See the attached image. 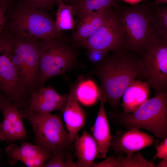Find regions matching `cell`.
Returning a JSON list of instances; mask_svg holds the SVG:
<instances>
[{
	"instance_id": "cell-5",
	"label": "cell",
	"mask_w": 167,
	"mask_h": 167,
	"mask_svg": "<svg viewBox=\"0 0 167 167\" xmlns=\"http://www.w3.org/2000/svg\"><path fill=\"white\" fill-rule=\"evenodd\" d=\"M152 8L141 5L127 7L120 12L125 30L126 48L140 55L160 36L153 24Z\"/></svg>"
},
{
	"instance_id": "cell-17",
	"label": "cell",
	"mask_w": 167,
	"mask_h": 167,
	"mask_svg": "<svg viewBox=\"0 0 167 167\" xmlns=\"http://www.w3.org/2000/svg\"><path fill=\"white\" fill-rule=\"evenodd\" d=\"M74 141L75 156L77 159L75 163V167H94L97 148L92 136L84 131L80 136H76Z\"/></svg>"
},
{
	"instance_id": "cell-34",
	"label": "cell",
	"mask_w": 167,
	"mask_h": 167,
	"mask_svg": "<svg viewBox=\"0 0 167 167\" xmlns=\"http://www.w3.org/2000/svg\"><path fill=\"white\" fill-rule=\"evenodd\" d=\"M167 3V0H155L154 5L157 6L160 4Z\"/></svg>"
},
{
	"instance_id": "cell-11",
	"label": "cell",
	"mask_w": 167,
	"mask_h": 167,
	"mask_svg": "<svg viewBox=\"0 0 167 167\" xmlns=\"http://www.w3.org/2000/svg\"><path fill=\"white\" fill-rule=\"evenodd\" d=\"M154 139L150 135L138 129L118 131L112 136L110 147L116 153H126L132 156L138 151L152 145Z\"/></svg>"
},
{
	"instance_id": "cell-9",
	"label": "cell",
	"mask_w": 167,
	"mask_h": 167,
	"mask_svg": "<svg viewBox=\"0 0 167 167\" xmlns=\"http://www.w3.org/2000/svg\"><path fill=\"white\" fill-rule=\"evenodd\" d=\"M138 58L139 78L157 92L167 87V39L159 36Z\"/></svg>"
},
{
	"instance_id": "cell-2",
	"label": "cell",
	"mask_w": 167,
	"mask_h": 167,
	"mask_svg": "<svg viewBox=\"0 0 167 167\" xmlns=\"http://www.w3.org/2000/svg\"><path fill=\"white\" fill-rule=\"evenodd\" d=\"M45 10L35 7L26 0H19L6 14L5 27L13 36L47 40L63 36L55 21Z\"/></svg>"
},
{
	"instance_id": "cell-33",
	"label": "cell",
	"mask_w": 167,
	"mask_h": 167,
	"mask_svg": "<svg viewBox=\"0 0 167 167\" xmlns=\"http://www.w3.org/2000/svg\"><path fill=\"white\" fill-rule=\"evenodd\" d=\"M167 158L162 159L158 164L156 165V167H165L167 166Z\"/></svg>"
},
{
	"instance_id": "cell-31",
	"label": "cell",
	"mask_w": 167,
	"mask_h": 167,
	"mask_svg": "<svg viewBox=\"0 0 167 167\" xmlns=\"http://www.w3.org/2000/svg\"><path fill=\"white\" fill-rule=\"evenodd\" d=\"M161 143L156 147V153L153 158L155 160L157 158L160 159L167 158V138L163 139Z\"/></svg>"
},
{
	"instance_id": "cell-7",
	"label": "cell",
	"mask_w": 167,
	"mask_h": 167,
	"mask_svg": "<svg viewBox=\"0 0 167 167\" xmlns=\"http://www.w3.org/2000/svg\"><path fill=\"white\" fill-rule=\"evenodd\" d=\"M19 111L32 126L35 135V145L51 153L58 148H67L71 144L59 115L26 109Z\"/></svg>"
},
{
	"instance_id": "cell-15",
	"label": "cell",
	"mask_w": 167,
	"mask_h": 167,
	"mask_svg": "<svg viewBox=\"0 0 167 167\" xmlns=\"http://www.w3.org/2000/svg\"><path fill=\"white\" fill-rule=\"evenodd\" d=\"M100 107L94 126L91 128V131L97 148V158H106L110 147L112 139L109 125L105 112V102L101 98Z\"/></svg>"
},
{
	"instance_id": "cell-16",
	"label": "cell",
	"mask_w": 167,
	"mask_h": 167,
	"mask_svg": "<svg viewBox=\"0 0 167 167\" xmlns=\"http://www.w3.org/2000/svg\"><path fill=\"white\" fill-rule=\"evenodd\" d=\"M150 88L145 81L141 79L133 81L125 91L122 96L121 106L124 112L135 111L149 99Z\"/></svg>"
},
{
	"instance_id": "cell-6",
	"label": "cell",
	"mask_w": 167,
	"mask_h": 167,
	"mask_svg": "<svg viewBox=\"0 0 167 167\" xmlns=\"http://www.w3.org/2000/svg\"><path fill=\"white\" fill-rule=\"evenodd\" d=\"M14 37L11 60L19 79L29 96L41 88L40 40Z\"/></svg>"
},
{
	"instance_id": "cell-32",
	"label": "cell",
	"mask_w": 167,
	"mask_h": 167,
	"mask_svg": "<svg viewBox=\"0 0 167 167\" xmlns=\"http://www.w3.org/2000/svg\"><path fill=\"white\" fill-rule=\"evenodd\" d=\"M11 101L6 96L0 92V110L8 102Z\"/></svg>"
},
{
	"instance_id": "cell-10",
	"label": "cell",
	"mask_w": 167,
	"mask_h": 167,
	"mask_svg": "<svg viewBox=\"0 0 167 167\" xmlns=\"http://www.w3.org/2000/svg\"><path fill=\"white\" fill-rule=\"evenodd\" d=\"M80 47L109 53L126 48L125 30L119 13L112 8L102 25Z\"/></svg>"
},
{
	"instance_id": "cell-13",
	"label": "cell",
	"mask_w": 167,
	"mask_h": 167,
	"mask_svg": "<svg viewBox=\"0 0 167 167\" xmlns=\"http://www.w3.org/2000/svg\"><path fill=\"white\" fill-rule=\"evenodd\" d=\"M63 118L71 144L84 126L87 113L81 106L75 92V84H71L70 92L62 111Z\"/></svg>"
},
{
	"instance_id": "cell-14",
	"label": "cell",
	"mask_w": 167,
	"mask_h": 167,
	"mask_svg": "<svg viewBox=\"0 0 167 167\" xmlns=\"http://www.w3.org/2000/svg\"><path fill=\"white\" fill-rule=\"evenodd\" d=\"M107 8L95 11L76 24V29L71 35L73 47L80 45L92 35L104 22L110 10Z\"/></svg>"
},
{
	"instance_id": "cell-8",
	"label": "cell",
	"mask_w": 167,
	"mask_h": 167,
	"mask_svg": "<svg viewBox=\"0 0 167 167\" xmlns=\"http://www.w3.org/2000/svg\"><path fill=\"white\" fill-rule=\"evenodd\" d=\"M13 36L5 28L0 36V90L19 110L27 108L29 96L12 62Z\"/></svg>"
},
{
	"instance_id": "cell-21",
	"label": "cell",
	"mask_w": 167,
	"mask_h": 167,
	"mask_svg": "<svg viewBox=\"0 0 167 167\" xmlns=\"http://www.w3.org/2000/svg\"><path fill=\"white\" fill-rule=\"evenodd\" d=\"M1 110L3 117L7 118L13 126L17 140L21 141L26 138L27 132L23 122V116L12 102H7Z\"/></svg>"
},
{
	"instance_id": "cell-30",
	"label": "cell",
	"mask_w": 167,
	"mask_h": 167,
	"mask_svg": "<svg viewBox=\"0 0 167 167\" xmlns=\"http://www.w3.org/2000/svg\"><path fill=\"white\" fill-rule=\"evenodd\" d=\"M32 5L45 10L51 9L58 0H26Z\"/></svg>"
},
{
	"instance_id": "cell-4",
	"label": "cell",
	"mask_w": 167,
	"mask_h": 167,
	"mask_svg": "<svg viewBox=\"0 0 167 167\" xmlns=\"http://www.w3.org/2000/svg\"><path fill=\"white\" fill-rule=\"evenodd\" d=\"M40 80L45 83L57 75H63L76 65L79 53L69 45L63 36L40 41Z\"/></svg>"
},
{
	"instance_id": "cell-25",
	"label": "cell",
	"mask_w": 167,
	"mask_h": 167,
	"mask_svg": "<svg viewBox=\"0 0 167 167\" xmlns=\"http://www.w3.org/2000/svg\"><path fill=\"white\" fill-rule=\"evenodd\" d=\"M68 97V94L64 95H60L52 87H42L36 91L33 92L29 98L45 100L65 105Z\"/></svg>"
},
{
	"instance_id": "cell-22",
	"label": "cell",
	"mask_w": 167,
	"mask_h": 167,
	"mask_svg": "<svg viewBox=\"0 0 167 167\" xmlns=\"http://www.w3.org/2000/svg\"><path fill=\"white\" fill-rule=\"evenodd\" d=\"M58 8L56 13L55 25L58 31L71 30L75 29L76 20L74 18L71 6L59 0L57 4Z\"/></svg>"
},
{
	"instance_id": "cell-24",
	"label": "cell",
	"mask_w": 167,
	"mask_h": 167,
	"mask_svg": "<svg viewBox=\"0 0 167 167\" xmlns=\"http://www.w3.org/2000/svg\"><path fill=\"white\" fill-rule=\"evenodd\" d=\"M151 18L153 26L158 34L167 39V8L158 7L152 8Z\"/></svg>"
},
{
	"instance_id": "cell-36",
	"label": "cell",
	"mask_w": 167,
	"mask_h": 167,
	"mask_svg": "<svg viewBox=\"0 0 167 167\" xmlns=\"http://www.w3.org/2000/svg\"><path fill=\"white\" fill-rule=\"evenodd\" d=\"M9 3L11 6L14 5V2L16 0H3Z\"/></svg>"
},
{
	"instance_id": "cell-18",
	"label": "cell",
	"mask_w": 167,
	"mask_h": 167,
	"mask_svg": "<svg viewBox=\"0 0 167 167\" xmlns=\"http://www.w3.org/2000/svg\"><path fill=\"white\" fill-rule=\"evenodd\" d=\"M116 0H66L71 7L76 24L93 12L104 8H113Z\"/></svg>"
},
{
	"instance_id": "cell-1",
	"label": "cell",
	"mask_w": 167,
	"mask_h": 167,
	"mask_svg": "<svg viewBox=\"0 0 167 167\" xmlns=\"http://www.w3.org/2000/svg\"><path fill=\"white\" fill-rule=\"evenodd\" d=\"M130 51L126 48L113 51L92 71L101 81L100 99L102 98L115 110L125 91L139 78L138 58Z\"/></svg>"
},
{
	"instance_id": "cell-26",
	"label": "cell",
	"mask_w": 167,
	"mask_h": 167,
	"mask_svg": "<svg viewBox=\"0 0 167 167\" xmlns=\"http://www.w3.org/2000/svg\"><path fill=\"white\" fill-rule=\"evenodd\" d=\"M65 105L46 100L29 98L27 110L40 113H49L56 110L62 112Z\"/></svg>"
},
{
	"instance_id": "cell-19",
	"label": "cell",
	"mask_w": 167,
	"mask_h": 167,
	"mask_svg": "<svg viewBox=\"0 0 167 167\" xmlns=\"http://www.w3.org/2000/svg\"><path fill=\"white\" fill-rule=\"evenodd\" d=\"M154 167L156 165L146 160L139 152L131 156H125L118 153L111 156L103 161L94 165V167Z\"/></svg>"
},
{
	"instance_id": "cell-12",
	"label": "cell",
	"mask_w": 167,
	"mask_h": 167,
	"mask_svg": "<svg viewBox=\"0 0 167 167\" xmlns=\"http://www.w3.org/2000/svg\"><path fill=\"white\" fill-rule=\"evenodd\" d=\"M5 152L10 164L14 165L20 161L28 167H43L51 154L26 142L22 143L19 148L15 144H10L6 148Z\"/></svg>"
},
{
	"instance_id": "cell-29",
	"label": "cell",
	"mask_w": 167,
	"mask_h": 167,
	"mask_svg": "<svg viewBox=\"0 0 167 167\" xmlns=\"http://www.w3.org/2000/svg\"><path fill=\"white\" fill-rule=\"evenodd\" d=\"M11 6L7 2L0 0V36L6 25V12L9 8Z\"/></svg>"
},
{
	"instance_id": "cell-37",
	"label": "cell",
	"mask_w": 167,
	"mask_h": 167,
	"mask_svg": "<svg viewBox=\"0 0 167 167\" xmlns=\"http://www.w3.org/2000/svg\"><path fill=\"white\" fill-rule=\"evenodd\" d=\"M59 0H58V1H59ZM61 0L63 2H65L66 1V0Z\"/></svg>"
},
{
	"instance_id": "cell-35",
	"label": "cell",
	"mask_w": 167,
	"mask_h": 167,
	"mask_svg": "<svg viewBox=\"0 0 167 167\" xmlns=\"http://www.w3.org/2000/svg\"><path fill=\"white\" fill-rule=\"evenodd\" d=\"M124 1L132 4L137 3L142 0H123Z\"/></svg>"
},
{
	"instance_id": "cell-3",
	"label": "cell",
	"mask_w": 167,
	"mask_h": 167,
	"mask_svg": "<svg viewBox=\"0 0 167 167\" xmlns=\"http://www.w3.org/2000/svg\"><path fill=\"white\" fill-rule=\"evenodd\" d=\"M109 116L113 122L129 129H145L164 139L167 136V88L156 92L133 113L113 112Z\"/></svg>"
},
{
	"instance_id": "cell-28",
	"label": "cell",
	"mask_w": 167,
	"mask_h": 167,
	"mask_svg": "<svg viewBox=\"0 0 167 167\" xmlns=\"http://www.w3.org/2000/svg\"><path fill=\"white\" fill-rule=\"evenodd\" d=\"M89 59L96 64L100 62L108 54V52L96 49L87 50Z\"/></svg>"
},
{
	"instance_id": "cell-23",
	"label": "cell",
	"mask_w": 167,
	"mask_h": 167,
	"mask_svg": "<svg viewBox=\"0 0 167 167\" xmlns=\"http://www.w3.org/2000/svg\"><path fill=\"white\" fill-rule=\"evenodd\" d=\"M66 148H59L52 151L49 161L43 167H75L72 155L66 150Z\"/></svg>"
},
{
	"instance_id": "cell-20",
	"label": "cell",
	"mask_w": 167,
	"mask_h": 167,
	"mask_svg": "<svg viewBox=\"0 0 167 167\" xmlns=\"http://www.w3.org/2000/svg\"><path fill=\"white\" fill-rule=\"evenodd\" d=\"M75 92L79 101L85 105L93 104L100 98L99 88L91 79L78 81L75 84Z\"/></svg>"
},
{
	"instance_id": "cell-27",
	"label": "cell",
	"mask_w": 167,
	"mask_h": 167,
	"mask_svg": "<svg viewBox=\"0 0 167 167\" xmlns=\"http://www.w3.org/2000/svg\"><path fill=\"white\" fill-rule=\"evenodd\" d=\"M17 140L13 126L9 121L3 117L2 123H0V141L7 143Z\"/></svg>"
}]
</instances>
